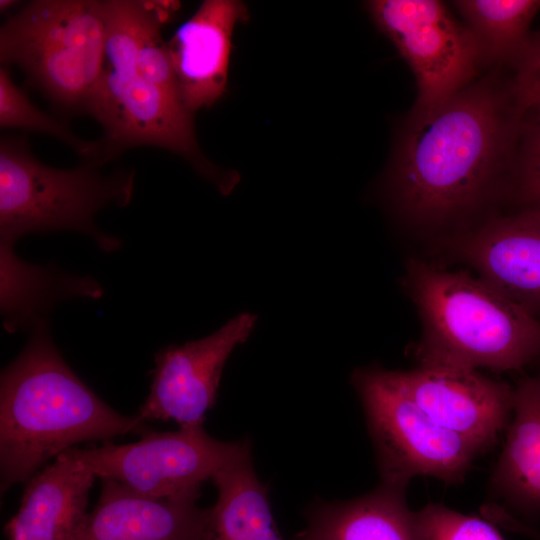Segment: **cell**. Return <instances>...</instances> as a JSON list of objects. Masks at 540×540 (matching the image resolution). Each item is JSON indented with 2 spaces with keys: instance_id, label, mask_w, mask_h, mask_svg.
<instances>
[{
  "instance_id": "obj_1",
  "label": "cell",
  "mask_w": 540,
  "mask_h": 540,
  "mask_svg": "<svg viewBox=\"0 0 540 540\" xmlns=\"http://www.w3.org/2000/svg\"><path fill=\"white\" fill-rule=\"evenodd\" d=\"M522 113L509 86L503 90L487 79L414 108L391 176L401 211L438 223L473 205L517 140Z\"/></svg>"
},
{
  "instance_id": "obj_2",
  "label": "cell",
  "mask_w": 540,
  "mask_h": 540,
  "mask_svg": "<svg viewBox=\"0 0 540 540\" xmlns=\"http://www.w3.org/2000/svg\"><path fill=\"white\" fill-rule=\"evenodd\" d=\"M152 431L137 414L102 401L65 362L42 321L0 376L1 494L81 442Z\"/></svg>"
},
{
  "instance_id": "obj_3",
  "label": "cell",
  "mask_w": 540,
  "mask_h": 540,
  "mask_svg": "<svg viewBox=\"0 0 540 540\" xmlns=\"http://www.w3.org/2000/svg\"><path fill=\"white\" fill-rule=\"evenodd\" d=\"M404 286L424 325L418 362L513 371L540 357V319L482 279L410 259Z\"/></svg>"
},
{
  "instance_id": "obj_4",
  "label": "cell",
  "mask_w": 540,
  "mask_h": 540,
  "mask_svg": "<svg viewBox=\"0 0 540 540\" xmlns=\"http://www.w3.org/2000/svg\"><path fill=\"white\" fill-rule=\"evenodd\" d=\"M105 54L99 79L85 111L103 128V161L128 148L155 146L186 159L222 194L238 175L219 169L201 152L193 115L181 100L144 77L136 66L140 0L103 1Z\"/></svg>"
},
{
  "instance_id": "obj_5",
  "label": "cell",
  "mask_w": 540,
  "mask_h": 540,
  "mask_svg": "<svg viewBox=\"0 0 540 540\" xmlns=\"http://www.w3.org/2000/svg\"><path fill=\"white\" fill-rule=\"evenodd\" d=\"M95 163L61 169L43 164L24 137L0 141V244L14 245L29 233L75 231L91 237L105 252L121 246L94 223L98 211L111 204L126 206L135 172L121 169L102 174Z\"/></svg>"
},
{
  "instance_id": "obj_6",
  "label": "cell",
  "mask_w": 540,
  "mask_h": 540,
  "mask_svg": "<svg viewBox=\"0 0 540 540\" xmlns=\"http://www.w3.org/2000/svg\"><path fill=\"white\" fill-rule=\"evenodd\" d=\"M105 43L103 1L35 0L1 27L0 60L19 66L58 105L85 111Z\"/></svg>"
},
{
  "instance_id": "obj_7",
  "label": "cell",
  "mask_w": 540,
  "mask_h": 540,
  "mask_svg": "<svg viewBox=\"0 0 540 540\" xmlns=\"http://www.w3.org/2000/svg\"><path fill=\"white\" fill-rule=\"evenodd\" d=\"M374 446L380 482L407 488L416 476L461 483L482 452L438 425L405 392L394 371L372 366L351 375Z\"/></svg>"
},
{
  "instance_id": "obj_8",
  "label": "cell",
  "mask_w": 540,
  "mask_h": 540,
  "mask_svg": "<svg viewBox=\"0 0 540 540\" xmlns=\"http://www.w3.org/2000/svg\"><path fill=\"white\" fill-rule=\"evenodd\" d=\"M251 443L221 441L203 425L156 432L135 443L72 447L76 457L97 477L118 481L150 498H199L202 484Z\"/></svg>"
},
{
  "instance_id": "obj_9",
  "label": "cell",
  "mask_w": 540,
  "mask_h": 540,
  "mask_svg": "<svg viewBox=\"0 0 540 540\" xmlns=\"http://www.w3.org/2000/svg\"><path fill=\"white\" fill-rule=\"evenodd\" d=\"M367 8L413 71L418 89L414 108L435 105L470 84L482 61L480 47L442 2L374 0Z\"/></svg>"
},
{
  "instance_id": "obj_10",
  "label": "cell",
  "mask_w": 540,
  "mask_h": 540,
  "mask_svg": "<svg viewBox=\"0 0 540 540\" xmlns=\"http://www.w3.org/2000/svg\"><path fill=\"white\" fill-rule=\"evenodd\" d=\"M256 315L241 313L216 332L183 345H169L155 355L150 391L137 415L145 422L173 420L203 425L216 402L226 361L250 336Z\"/></svg>"
},
{
  "instance_id": "obj_11",
  "label": "cell",
  "mask_w": 540,
  "mask_h": 540,
  "mask_svg": "<svg viewBox=\"0 0 540 540\" xmlns=\"http://www.w3.org/2000/svg\"><path fill=\"white\" fill-rule=\"evenodd\" d=\"M411 399L438 425L467 440L482 453L492 448L510 423L514 388L477 369L421 361L394 371Z\"/></svg>"
},
{
  "instance_id": "obj_12",
  "label": "cell",
  "mask_w": 540,
  "mask_h": 540,
  "mask_svg": "<svg viewBox=\"0 0 540 540\" xmlns=\"http://www.w3.org/2000/svg\"><path fill=\"white\" fill-rule=\"evenodd\" d=\"M456 253L480 279L539 318L540 209L525 208L465 234Z\"/></svg>"
},
{
  "instance_id": "obj_13",
  "label": "cell",
  "mask_w": 540,
  "mask_h": 540,
  "mask_svg": "<svg viewBox=\"0 0 540 540\" xmlns=\"http://www.w3.org/2000/svg\"><path fill=\"white\" fill-rule=\"evenodd\" d=\"M236 0H206L167 42L180 99L192 115L226 92L231 38L247 17Z\"/></svg>"
},
{
  "instance_id": "obj_14",
  "label": "cell",
  "mask_w": 540,
  "mask_h": 540,
  "mask_svg": "<svg viewBox=\"0 0 540 540\" xmlns=\"http://www.w3.org/2000/svg\"><path fill=\"white\" fill-rule=\"evenodd\" d=\"M196 497L150 498L101 478L98 501L77 540H204L210 508Z\"/></svg>"
},
{
  "instance_id": "obj_15",
  "label": "cell",
  "mask_w": 540,
  "mask_h": 540,
  "mask_svg": "<svg viewBox=\"0 0 540 540\" xmlns=\"http://www.w3.org/2000/svg\"><path fill=\"white\" fill-rule=\"evenodd\" d=\"M96 477L72 447L60 453L25 482L19 510L4 527L7 539L77 540Z\"/></svg>"
},
{
  "instance_id": "obj_16",
  "label": "cell",
  "mask_w": 540,
  "mask_h": 540,
  "mask_svg": "<svg viewBox=\"0 0 540 540\" xmlns=\"http://www.w3.org/2000/svg\"><path fill=\"white\" fill-rule=\"evenodd\" d=\"M405 487L380 482L350 500H316L295 540H426Z\"/></svg>"
},
{
  "instance_id": "obj_17",
  "label": "cell",
  "mask_w": 540,
  "mask_h": 540,
  "mask_svg": "<svg viewBox=\"0 0 540 540\" xmlns=\"http://www.w3.org/2000/svg\"><path fill=\"white\" fill-rule=\"evenodd\" d=\"M489 487L507 512L540 516V374L514 388L512 417Z\"/></svg>"
},
{
  "instance_id": "obj_18",
  "label": "cell",
  "mask_w": 540,
  "mask_h": 540,
  "mask_svg": "<svg viewBox=\"0 0 540 540\" xmlns=\"http://www.w3.org/2000/svg\"><path fill=\"white\" fill-rule=\"evenodd\" d=\"M211 480L218 497L204 540H285L273 521L268 488L254 470L251 444Z\"/></svg>"
},
{
  "instance_id": "obj_19",
  "label": "cell",
  "mask_w": 540,
  "mask_h": 540,
  "mask_svg": "<svg viewBox=\"0 0 540 540\" xmlns=\"http://www.w3.org/2000/svg\"><path fill=\"white\" fill-rule=\"evenodd\" d=\"M1 312L6 330L32 329L44 321L41 313L73 296L98 298L101 286L92 278L64 274L21 260L13 245L1 244Z\"/></svg>"
},
{
  "instance_id": "obj_20",
  "label": "cell",
  "mask_w": 540,
  "mask_h": 540,
  "mask_svg": "<svg viewBox=\"0 0 540 540\" xmlns=\"http://www.w3.org/2000/svg\"><path fill=\"white\" fill-rule=\"evenodd\" d=\"M480 47L482 60L516 61L526 46L538 0H460L453 2Z\"/></svg>"
},
{
  "instance_id": "obj_21",
  "label": "cell",
  "mask_w": 540,
  "mask_h": 540,
  "mask_svg": "<svg viewBox=\"0 0 540 540\" xmlns=\"http://www.w3.org/2000/svg\"><path fill=\"white\" fill-rule=\"evenodd\" d=\"M0 126L39 132L62 141L89 163L104 164L100 142L77 136L65 124L36 108L24 91L11 79L5 67L0 68Z\"/></svg>"
},
{
  "instance_id": "obj_22",
  "label": "cell",
  "mask_w": 540,
  "mask_h": 540,
  "mask_svg": "<svg viewBox=\"0 0 540 540\" xmlns=\"http://www.w3.org/2000/svg\"><path fill=\"white\" fill-rule=\"evenodd\" d=\"M426 540H505L493 522L443 504L429 503L417 511Z\"/></svg>"
},
{
  "instance_id": "obj_23",
  "label": "cell",
  "mask_w": 540,
  "mask_h": 540,
  "mask_svg": "<svg viewBox=\"0 0 540 540\" xmlns=\"http://www.w3.org/2000/svg\"><path fill=\"white\" fill-rule=\"evenodd\" d=\"M517 140L519 196L526 208L540 209V106L523 111Z\"/></svg>"
},
{
  "instance_id": "obj_24",
  "label": "cell",
  "mask_w": 540,
  "mask_h": 540,
  "mask_svg": "<svg viewBox=\"0 0 540 540\" xmlns=\"http://www.w3.org/2000/svg\"><path fill=\"white\" fill-rule=\"evenodd\" d=\"M514 64L509 87L516 103L523 111L540 106V31L530 36Z\"/></svg>"
},
{
  "instance_id": "obj_25",
  "label": "cell",
  "mask_w": 540,
  "mask_h": 540,
  "mask_svg": "<svg viewBox=\"0 0 540 540\" xmlns=\"http://www.w3.org/2000/svg\"><path fill=\"white\" fill-rule=\"evenodd\" d=\"M16 3H18V2L14 1V0H1L0 1V10H1V12H4V11L10 9Z\"/></svg>"
},
{
  "instance_id": "obj_26",
  "label": "cell",
  "mask_w": 540,
  "mask_h": 540,
  "mask_svg": "<svg viewBox=\"0 0 540 540\" xmlns=\"http://www.w3.org/2000/svg\"><path fill=\"white\" fill-rule=\"evenodd\" d=\"M531 539L540 540V530L535 529L531 536Z\"/></svg>"
}]
</instances>
